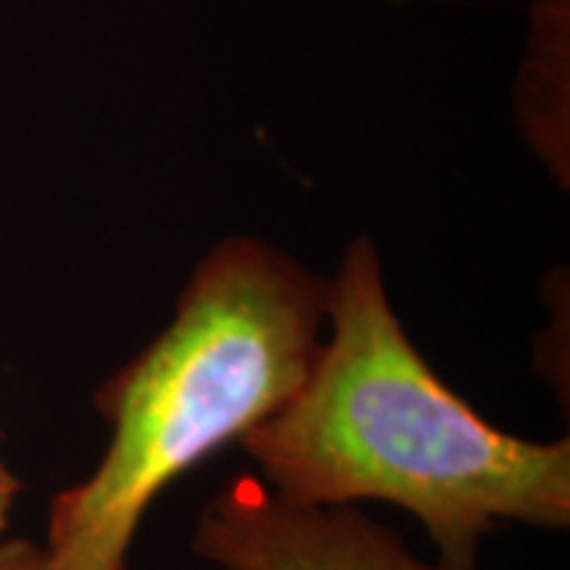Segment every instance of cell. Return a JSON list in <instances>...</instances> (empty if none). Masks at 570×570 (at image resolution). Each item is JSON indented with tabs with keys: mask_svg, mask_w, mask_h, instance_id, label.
Instances as JSON below:
<instances>
[{
	"mask_svg": "<svg viewBox=\"0 0 570 570\" xmlns=\"http://www.w3.org/2000/svg\"><path fill=\"white\" fill-rule=\"evenodd\" d=\"M325 323L327 283L291 256L252 238L214 248L173 323L96 394L111 441L90 479L56 497L53 560L125 570L154 499L302 391Z\"/></svg>",
	"mask_w": 570,
	"mask_h": 570,
	"instance_id": "obj_2",
	"label": "cell"
},
{
	"mask_svg": "<svg viewBox=\"0 0 570 570\" xmlns=\"http://www.w3.org/2000/svg\"><path fill=\"white\" fill-rule=\"evenodd\" d=\"M0 570H63L48 547L30 539H9L0 544Z\"/></svg>",
	"mask_w": 570,
	"mask_h": 570,
	"instance_id": "obj_4",
	"label": "cell"
},
{
	"mask_svg": "<svg viewBox=\"0 0 570 570\" xmlns=\"http://www.w3.org/2000/svg\"><path fill=\"white\" fill-rule=\"evenodd\" d=\"M19 491H21V481L3 465V462H0V531L9 525L13 502H17Z\"/></svg>",
	"mask_w": 570,
	"mask_h": 570,
	"instance_id": "obj_5",
	"label": "cell"
},
{
	"mask_svg": "<svg viewBox=\"0 0 570 570\" xmlns=\"http://www.w3.org/2000/svg\"><path fill=\"white\" fill-rule=\"evenodd\" d=\"M327 325L302 391L238 441L277 497L407 510L446 570L479 568L502 523L568 529V439L512 436L449 391L391 309L367 238L327 281Z\"/></svg>",
	"mask_w": 570,
	"mask_h": 570,
	"instance_id": "obj_1",
	"label": "cell"
},
{
	"mask_svg": "<svg viewBox=\"0 0 570 570\" xmlns=\"http://www.w3.org/2000/svg\"><path fill=\"white\" fill-rule=\"evenodd\" d=\"M194 552L223 570H446L362 512L309 508L240 475L202 512Z\"/></svg>",
	"mask_w": 570,
	"mask_h": 570,
	"instance_id": "obj_3",
	"label": "cell"
}]
</instances>
